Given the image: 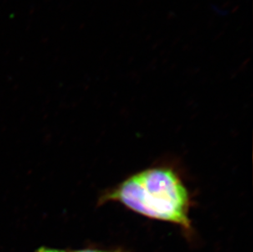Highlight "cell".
Here are the masks:
<instances>
[{
    "instance_id": "3957f363",
    "label": "cell",
    "mask_w": 253,
    "mask_h": 252,
    "mask_svg": "<svg viewBox=\"0 0 253 252\" xmlns=\"http://www.w3.org/2000/svg\"><path fill=\"white\" fill-rule=\"evenodd\" d=\"M36 252H66L64 251L58 250V249H54V248H41L37 250Z\"/></svg>"
},
{
    "instance_id": "6da1fadb",
    "label": "cell",
    "mask_w": 253,
    "mask_h": 252,
    "mask_svg": "<svg viewBox=\"0 0 253 252\" xmlns=\"http://www.w3.org/2000/svg\"><path fill=\"white\" fill-rule=\"evenodd\" d=\"M118 202L149 219L168 222L193 233L189 212L192 199L179 174L168 167H151L103 193L99 204Z\"/></svg>"
},
{
    "instance_id": "7a4b0ae2",
    "label": "cell",
    "mask_w": 253,
    "mask_h": 252,
    "mask_svg": "<svg viewBox=\"0 0 253 252\" xmlns=\"http://www.w3.org/2000/svg\"><path fill=\"white\" fill-rule=\"evenodd\" d=\"M72 252H128L127 251L118 248V249H113V250H101V249H96V248H84L81 250L73 251Z\"/></svg>"
}]
</instances>
